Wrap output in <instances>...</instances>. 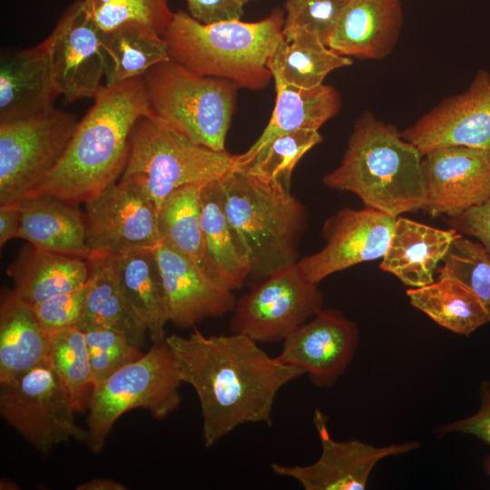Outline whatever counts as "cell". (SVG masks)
Masks as SVG:
<instances>
[{"mask_svg":"<svg viewBox=\"0 0 490 490\" xmlns=\"http://www.w3.org/2000/svg\"><path fill=\"white\" fill-rule=\"evenodd\" d=\"M219 184L227 218L249 257V278L267 279L298 262L307 213L289 189L240 167Z\"/></svg>","mask_w":490,"mask_h":490,"instance_id":"obj_5","label":"cell"},{"mask_svg":"<svg viewBox=\"0 0 490 490\" xmlns=\"http://www.w3.org/2000/svg\"><path fill=\"white\" fill-rule=\"evenodd\" d=\"M396 217L375 209L344 208L323 224L325 246L298 260L312 283L358 263L382 258L390 242Z\"/></svg>","mask_w":490,"mask_h":490,"instance_id":"obj_14","label":"cell"},{"mask_svg":"<svg viewBox=\"0 0 490 490\" xmlns=\"http://www.w3.org/2000/svg\"><path fill=\"white\" fill-rule=\"evenodd\" d=\"M46 360L70 395L77 413L88 409L94 385L83 331L74 326L49 335Z\"/></svg>","mask_w":490,"mask_h":490,"instance_id":"obj_34","label":"cell"},{"mask_svg":"<svg viewBox=\"0 0 490 490\" xmlns=\"http://www.w3.org/2000/svg\"><path fill=\"white\" fill-rule=\"evenodd\" d=\"M84 217L92 252L121 255L160 242L156 207L136 175L122 176L84 202Z\"/></svg>","mask_w":490,"mask_h":490,"instance_id":"obj_12","label":"cell"},{"mask_svg":"<svg viewBox=\"0 0 490 490\" xmlns=\"http://www.w3.org/2000/svg\"><path fill=\"white\" fill-rule=\"evenodd\" d=\"M155 257L167 299L169 322L182 328L233 310L232 291L211 279L198 264L160 241Z\"/></svg>","mask_w":490,"mask_h":490,"instance_id":"obj_19","label":"cell"},{"mask_svg":"<svg viewBox=\"0 0 490 490\" xmlns=\"http://www.w3.org/2000/svg\"><path fill=\"white\" fill-rule=\"evenodd\" d=\"M165 341L182 383L191 385L198 396L206 447L241 425L271 426L278 392L304 375L241 334L205 336L195 329L188 337L172 334Z\"/></svg>","mask_w":490,"mask_h":490,"instance_id":"obj_1","label":"cell"},{"mask_svg":"<svg viewBox=\"0 0 490 490\" xmlns=\"http://www.w3.org/2000/svg\"><path fill=\"white\" fill-rule=\"evenodd\" d=\"M122 290L142 319L152 343L165 339L169 322L166 294L154 249H142L113 255Z\"/></svg>","mask_w":490,"mask_h":490,"instance_id":"obj_30","label":"cell"},{"mask_svg":"<svg viewBox=\"0 0 490 490\" xmlns=\"http://www.w3.org/2000/svg\"><path fill=\"white\" fill-rule=\"evenodd\" d=\"M110 0H82V6L84 12L92 16L98 9Z\"/></svg>","mask_w":490,"mask_h":490,"instance_id":"obj_46","label":"cell"},{"mask_svg":"<svg viewBox=\"0 0 490 490\" xmlns=\"http://www.w3.org/2000/svg\"><path fill=\"white\" fill-rule=\"evenodd\" d=\"M323 183L396 218L422 210L426 201L420 152L368 112L355 122L339 165Z\"/></svg>","mask_w":490,"mask_h":490,"instance_id":"obj_3","label":"cell"},{"mask_svg":"<svg viewBox=\"0 0 490 490\" xmlns=\"http://www.w3.org/2000/svg\"><path fill=\"white\" fill-rule=\"evenodd\" d=\"M241 1L246 5V4L249 3L250 1H254V0H241Z\"/></svg>","mask_w":490,"mask_h":490,"instance_id":"obj_48","label":"cell"},{"mask_svg":"<svg viewBox=\"0 0 490 490\" xmlns=\"http://www.w3.org/2000/svg\"><path fill=\"white\" fill-rule=\"evenodd\" d=\"M350 64V57L336 53L305 29L283 32L269 61L275 85L307 89L322 84L330 72Z\"/></svg>","mask_w":490,"mask_h":490,"instance_id":"obj_29","label":"cell"},{"mask_svg":"<svg viewBox=\"0 0 490 490\" xmlns=\"http://www.w3.org/2000/svg\"><path fill=\"white\" fill-rule=\"evenodd\" d=\"M348 0H285L283 32L305 29L328 45Z\"/></svg>","mask_w":490,"mask_h":490,"instance_id":"obj_39","label":"cell"},{"mask_svg":"<svg viewBox=\"0 0 490 490\" xmlns=\"http://www.w3.org/2000/svg\"><path fill=\"white\" fill-rule=\"evenodd\" d=\"M22 225L21 201L0 205V246L18 238Z\"/></svg>","mask_w":490,"mask_h":490,"instance_id":"obj_44","label":"cell"},{"mask_svg":"<svg viewBox=\"0 0 490 490\" xmlns=\"http://www.w3.org/2000/svg\"><path fill=\"white\" fill-rule=\"evenodd\" d=\"M88 289L87 280L83 286L76 289L55 295L31 306L47 336L78 326L83 313Z\"/></svg>","mask_w":490,"mask_h":490,"instance_id":"obj_40","label":"cell"},{"mask_svg":"<svg viewBox=\"0 0 490 490\" xmlns=\"http://www.w3.org/2000/svg\"><path fill=\"white\" fill-rule=\"evenodd\" d=\"M142 77L152 119L195 144L226 151L239 89L234 83L195 74L171 60Z\"/></svg>","mask_w":490,"mask_h":490,"instance_id":"obj_6","label":"cell"},{"mask_svg":"<svg viewBox=\"0 0 490 490\" xmlns=\"http://www.w3.org/2000/svg\"><path fill=\"white\" fill-rule=\"evenodd\" d=\"M201 225L204 242L202 270L233 291L250 277L249 257L230 225L221 201L219 179L201 185Z\"/></svg>","mask_w":490,"mask_h":490,"instance_id":"obj_23","label":"cell"},{"mask_svg":"<svg viewBox=\"0 0 490 490\" xmlns=\"http://www.w3.org/2000/svg\"><path fill=\"white\" fill-rule=\"evenodd\" d=\"M402 20L400 0H348L328 46L348 57L385 58L396 46Z\"/></svg>","mask_w":490,"mask_h":490,"instance_id":"obj_21","label":"cell"},{"mask_svg":"<svg viewBox=\"0 0 490 490\" xmlns=\"http://www.w3.org/2000/svg\"><path fill=\"white\" fill-rule=\"evenodd\" d=\"M15 292L30 306L83 286L89 277L85 260L25 245L6 270Z\"/></svg>","mask_w":490,"mask_h":490,"instance_id":"obj_27","label":"cell"},{"mask_svg":"<svg viewBox=\"0 0 490 490\" xmlns=\"http://www.w3.org/2000/svg\"><path fill=\"white\" fill-rule=\"evenodd\" d=\"M276 103L270 120L257 141L239 154V167L250 163L274 139L294 131L318 129L339 111L341 98L332 86L313 88L275 85Z\"/></svg>","mask_w":490,"mask_h":490,"instance_id":"obj_26","label":"cell"},{"mask_svg":"<svg viewBox=\"0 0 490 490\" xmlns=\"http://www.w3.org/2000/svg\"><path fill=\"white\" fill-rule=\"evenodd\" d=\"M77 490H126L127 486L110 478H94L76 486Z\"/></svg>","mask_w":490,"mask_h":490,"instance_id":"obj_45","label":"cell"},{"mask_svg":"<svg viewBox=\"0 0 490 490\" xmlns=\"http://www.w3.org/2000/svg\"><path fill=\"white\" fill-rule=\"evenodd\" d=\"M89 354L93 385L96 386L144 353L122 333L107 328L83 330Z\"/></svg>","mask_w":490,"mask_h":490,"instance_id":"obj_38","label":"cell"},{"mask_svg":"<svg viewBox=\"0 0 490 490\" xmlns=\"http://www.w3.org/2000/svg\"><path fill=\"white\" fill-rule=\"evenodd\" d=\"M239 168V154L198 145L152 117L137 121L130 136L127 163L122 176L142 179L157 213L175 190L202 185Z\"/></svg>","mask_w":490,"mask_h":490,"instance_id":"obj_8","label":"cell"},{"mask_svg":"<svg viewBox=\"0 0 490 490\" xmlns=\"http://www.w3.org/2000/svg\"><path fill=\"white\" fill-rule=\"evenodd\" d=\"M313 423L321 444V455L309 466H284L273 463L274 474L292 478L305 490H363L375 466L382 459L403 455L419 448L408 441L375 446L356 439L337 441L328 430L327 416L319 409Z\"/></svg>","mask_w":490,"mask_h":490,"instance_id":"obj_13","label":"cell"},{"mask_svg":"<svg viewBox=\"0 0 490 490\" xmlns=\"http://www.w3.org/2000/svg\"><path fill=\"white\" fill-rule=\"evenodd\" d=\"M173 13L168 0H110L92 18L103 32L123 24H137L152 29L162 36Z\"/></svg>","mask_w":490,"mask_h":490,"instance_id":"obj_37","label":"cell"},{"mask_svg":"<svg viewBox=\"0 0 490 490\" xmlns=\"http://www.w3.org/2000/svg\"><path fill=\"white\" fill-rule=\"evenodd\" d=\"M89 289L78 327L107 328L123 334L137 347H143L147 327L127 299L114 266L113 255L92 252L86 260Z\"/></svg>","mask_w":490,"mask_h":490,"instance_id":"obj_24","label":"cell"},{"mask_svg":"<svg viewBox=\"0 0 490 490\" xmlns=\"http://www.w3.org/2000/svg\"><path fill=\"white\" fill-rule=\"evenodd\" d=\"M48 336L32 307L15 289L0 299V384L8 382L46 359Z\"/></svg>","mask_w":490,"mask_h":490,"instance_id":"obj_28","label":"cell"},{"mask_svg":"<svg viewBox=\"0 0 490 490\" xmlns=\"http://www.w3.org/2000/svg\"><path fill=\"white\" fill-rule=\"evenodd\" d=\"M323 138L316 130H298L274 139L250 163L248 172L290 190L292 172L304 154Z\"/></svg>","mask_w":490,"mask_h":490,"instance_id":"obj_35","label":"cell"},{"mask_svg":"<svg viewBox=\"0 0 490 490\" xmlns=\"http://www.w3.org/2000/svg\"><path fill=\"white\" fill-rule=\"evenodd\" d=\"M426 201L422 209L430 217L453 218L490 198V151L445 146L422 156Z\"/></svg>","mask_w":490,"mask_h":490,"instance_id":"obj_15","label":"cell"},{"mask_svg":"<svg viewBox=\"0 0 490 490\" xmlns=\"http://www.w3.org/2000/svg\"><path fill=\"white\" fill-rule=\"evenodd\" d=\"M22 225L18 239L33 246L67 256L88 260L86 221L75 204L52 196L21 201Z\"/></svg>","mask_w":490,"mask_h":490,"instance_id":"obj_25","label":"cell"},{"mask_svg":"<svg viewBox=\"0 0 490 490\" xmlns=\"http://www.w3.org/2000/svg\"><path fill=\"white\" fill-rule=\"evenodd\" d=\"M437 270L438 277H450L466 286L490 311V254L480 242L460 234Z\"/></svg>","mask_w":490,"mask_h":490,"instance_id":"obj_36","label":"cell"},{"mask_svg":"<svg viewBox=\"0 0 490 490\" xmlns=\"http://www.w3.org/2000/svg\"><path fill=\"white\" fill-rule=\"evenodd\" d=\"M77 123L55 108L0 122V205L23 201L56 166Z\"/></svg>","mask_w":490,"mask_h":490,"instance_id":"obj_10","label":"cell"},{"mask_svg":"<svg viewBox=\"0 0 490 490\" xmlns=\"http://www.w3.org/2000/svg\"><path fill=\"white\" fill-rule=\"evenodd\" d=\"M189 15L196 21L211 24L240 20L245 4L241 0H185Z\"/></svg>","mask_w":490,"mask_h":490,"instance_id":"obj_43","label":"cell"},{"mask_svg":"<svg viewBox=\"0 0 490 490\" xmlns=\"http://www.w3.org/2000/svg\"><path fill=\"white\" fill-rule=\"evenodd\" d=\"M358 328L341 311L321 309L284 340L279 361L308 374L318 387H330L353 359Z\"/></svg>","mask_w":490,"mask_h":490,"instance_id":"obj_17","label":"cell"},{"mask_svg":"<svg viewBox=\"0 0 490 490\" xmlns=\"http://www.w3.org/2000/svg\"><path fill=\"white\" fill-rule=\"evenodd\" d=\"M480 407L474 415L450 424L444 425L437 431L440 434L453 432L472 435L490 446V382L482 381L479 386Z\"/></svg>","mask_w":490,"mask_h":490,"instance_id":"obj_41","label":"cell"},{"mask_svg":"<svg viewBox=\"0 0 490 490\" xmlns=\"http://www.w3.org/2000/svg\"><path fill=\"white\" fill-rule=\"evenodd\" d=\"M101 44L106 86L142 77L154 65L170 60L162 36L142 24L102 31Z\"/></svg>","mask_w":490,"mask_h":490,"instance_id":"obj_32","label":"cell"},{"mask_svg":"<svg viewBox=\"0 0 490 490\" xmlns=\"http://www.w3.org/2000/svg\"><path fill=\"white\" fill-rule=\"evenodd\" d=\"M284 11L276 8L256 22L211 24L178 10L162 34L170 60L201 75L227 80L238 88L262 90L272 79L269 61L283 38Z\"/></svg>","mask_w":490,"mask_h":490,"instance_id":"obj_4","label":"cell"},{"mask_svg":"<svg viewBox=\"0 0 490 490\" xmlns=\"http://www.w3.org/2000/svg\"><path fill=\"white\" fill-rule=\"evenodd\" d=\"M484 470L490 478V455L486 456L484 459Z\"/></svg>","mask_w":490,"mask_h":490,"instance_id":"obj_47","label":"cell"},{"mask_svg":"<svg viewBox=\"0 0 490 490\" xmlns=\"http://www.w3.org/2000/svg\"><path fill=\"white\" fill-rule=\"evenodd\" d=\"M322 304L318 284L310 282L296 262L236 301L230 328L257 343L283 341L319 312Z\"/></svg>","mask_w":490,"mask_h":490,"instance_id":"obj_11","label":"cell"},{"mask_svg":"<svg viewBox=\"0 0 490 490\" xmlns=\"http://www.w3.org/2000/svg\"><path fill=\"white\" fill-rule=\"evenodd\" d=\"M55 81L67 103L94 99L104 78L102 31L76 0L51 33Z\"/></svg>","mask_w":490,"mask_h":490,"instance_id":"obj_18","label":"cell"},{"mask_svg":"<svg viewBox=\"0 0 490 490\" xmlns=\"http://www.w3.org/2000/svg\"><path fill=\"white\" fill-rule=\"evenodd\" d=\"M201 188H179L162 201L157 224L160 241L173 247L202 269L204 242L201 225Z\"/></svg>","mask_w":490,"mask_h":490,"instance_id":"obj_33","label":"cell"},{"mask_svg":"<svg viewBox=\"0 0 490 490\" xmlns=\"http://www.w3.org/2000/svg\"><path fill=\"white\" fill-rule=\"evenodd\" d=\"M447 222L462 235L475 238L490 254V198Z\"/></svg>","mask_w":490,"mask_h":490,"instance_id":"obj_42","label":"cell"},{"mask_svg":"<svg viewBox=\"0 0 490 490\" xmlns=\"http://www.w3.org/2000/svg\"><path fill=\"white\" fill-rule=\"evenodd\" d=\"M182 383L177 361L165 339L94 386L88 405L86 443L100 453L116 420L125 412L144 408L159 420L181 402Z\"/></svg>","mask_w":490,"mask_h":490,"instance_id":"obj_7","label":"cell"},{"mask_svg":"<svg viewBox=\"0 0 490 490\" xmlns=\"http://www.w3.org/2000/svg\"><path fill=\"white\" fill-rule=\"evenodd\" d=\"M460 234L452 228L440 230L398 216L379 268L410 288L428 285L435 281L438 263Z\"/></svg>","mask_w":490,"mask_h":490,"instance_id":"obj_22","label":"cell"},{"mask_svg":"<svg viewBox=\"0 0 490 490\" xmlns=\"http://www.w3.org/2000/svg\"><path fill=\"white\" fill-rule=\"evenodd\" d=\"M74 402L45 359L12 380L0 384V415L43 456L88 431L75 422Z\"/></svg>","mask_w":490,"mask_h":490,"instance_id":"obj_9","label":"cell"},{"mask_svg":"<svg viewBox=\"0 0 490 490\" xmlns=\"http://www.w3.org/2000/svg\"><path fill=\"white\" fill-rule=\"evenodd\" d=\"M53 36L0 63V122L28 118L54 109L60 94L52 61Z\"/></svg>","mask_w":490,"mask_h":490,"instance_id":"obj_20","label":"cell"},{"mask_svg":"<svg viewBox=\"0 0 490 490\" xmlns=\"http://www.w3.org/2000/svg\"><path fill=\"white\" fill-rule=\"evenodd\" d=\"M144 116L152 113L142 76L103 85L59 162L24 200L52 196L77 205L97 196L122 177L131 132Z\"/></svg>","mask_w":490,"mask_h":490,"instance_id":"obj_2","label":"cell"},{"mask_svg":"<svg viewBox=\"0 0 490 490\" xmlns=\"http://www.w3.org/2000/svg\"><path fill=\"white\" fill-rule=\"evenodd\" d=\"M401 134L422 156L445 146L490 151V74L480 70L465 92L443 100Z\"/></svg>","mask_w":490,"mask_h":490,"instance_id":"obj_16","label":"cell"},{"mask_svg":"<svg viewBox=\"0 0 490 490\" xmlns=\"http://www.w3.org/2000/svg\"><path fill=\"white\" fill-rule=\"evenodd\" d=\"M406 293L413 307L453 333L469 336L490 322V311L456 279L438 277L436 281Z\"/></svg>","mask_w":490,"mask_h":490,"instance_id":"obj_31","label":"cell"}]
</instances>
